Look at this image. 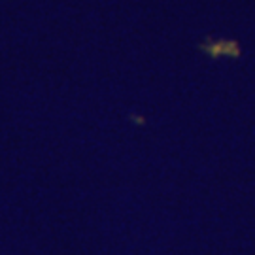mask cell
<instances>
[{"label": "cell", "instance_id": "cell-1", "mask_svg": "<svg viewBox=\"0 0 255 255\" xmlns=\"http://www.w3.org/2000/svg\"><path fill=\"white\" fill-rule=\"evenodd\" d=\"M202 49H206L212 59H218V55L223 53V42H219V44H214V46L206 44V46H202Z\"/></svg>", "mask_w": 255, "mask_h": 255}, {"label": "cell", "instance_id": "cell-2", "mask_svg": "<svg viewBox=\"0 0 255 255\" xmlns=\"http://www.w3.org/2000/svg\"><path fill=\"white\" fill-rule=\"evenodd\" d=\"M223 53H229L231 57H235V59H237L238 55H240L238 44L237 42H223Z\"/></svg>", "mask_w": 255, "mask_h": 255}]
</instances>
